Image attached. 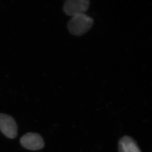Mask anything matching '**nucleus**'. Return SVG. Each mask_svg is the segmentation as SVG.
<instances>
[{"instance_id":"nucleus-4","label":"nucleus","mask_w":152,"mask_h":152,"mask_svg":"<svg viewBox=\"0 0 152 152\" xmlns=\"http://www.w3.org/2000/svg\"><path fill=\"white\" fill-rule=\"evenodd\" d=\"M20 144L28 150L37 151L43 148L45 143L43 138L39 134L29 132L22 136Z\"/></svg>"},{"instance_id":"nucleus-3","label":"nucleus","mask_w":152,"mask_h":152,"mask_svg":"<svg viewBox=\"0 0 152 152\" xmlns=\"http://www.w3.org/2000/svg\"><path fill=\"white\" fill-rule=\"evenodd\" d=\"M0 131L9 138L13 139L16 137L17 124L12 116L6 114L0 113Z\"/></svg>"},{"instance_id":"nucleus-1","label":"nucleus","mask_w":152,"mask_h":152,"mask_svg":"<svg viewBox=\"0 0 152 152\" xmlns=\"http://www.w3.org/2000/svg\"><path fill=\"white\" fill-rule=\"evenodd\" d=\"M93 19L85 14L72 16L68 22L67 28L72 34L80 36L86 33L92 28Z\"/></svg>"},{"instance_id":"nucleus-2","label":"nucleus","mask_w":152,"mask_h":152,"mask_svg":"<svg viewBox=\"0 0 152 152\" xmlns=\"http://www.w3.org/2000/svg\"><path fill=\"white\" fill-rule=\"evenodd\" d=\"M88 0H67L64 4L63 10L66 15L72 16L84 14L89 9Z\"/></svg>"},{"instance_id":"nucleus-5","label":"nucleus","mask_w":152,"mask_h":152,"mask_svg":"<svg viewBox=\"0 0 152 152\" xmlns=\"http://www.w3.org/2000/svg\"><path fill=\"white\" fill-rule=\"evenodd\" d=\"M119 152H141L136 141L128 135L122 137L118 142Z\"/></svg>"}]
</instances>
